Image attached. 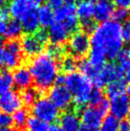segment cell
Instances as JSON below:
<instances>
[{"label":"cell","instance_id":"cell-1","mask_svg":"<svg viewBox=\"0 0 130 131\" xmlns=\"http://www.w3.org/2000/svg\"><path fill=\"white\" fill-rule=\"evenodd\" d=\"M90 48L104 53L106 58L113 60L117 58L123 48L122 37V25L115 20H107L96 26L91 34Z\"/></svg>","mask_w":130,"mask_h":131},{"label":"cell","instance_id":"cell-2","mask_svg":"<svg viewBox=\"0 0 130 131\" xmlns=\"http://www.w3.org/2000/svg\"><path fill=\"white\" fill-rule=\"evenodd\" d=\"M29 71L37 91H47L55 83L58 77L59 65L57 59L47 52L36 56L30 62Z\"/></svg>","mask_w":130,"mask_h":131},{"label":"cell","instance_id":"cell-3","mask_svg":"<svg viewBox=\"0 0 130 131\" xmlns=\"http://www.w3.org/2000/svg\"><path fill=\"white\" fill-rule=\"evenodd\" d=\"M65 85L73 97V102L79 108H83L89 102V96L94 89L93 83L87 76L80 72H73L64 76Z\"/></svg>","mask_w":130,"mask_h":131},{"label":"cell","instance_id":"cell-4","mask_svg":"<svg viewBox=\"0 0 130 131\" xmlns=\"http://www.w3.org/2000/svg\"><path fill=\"white\" fill-rule=\"evenodd\" d=\"M47 41V31L45 30H38L35 34H28L23 37L20 42L22 54L28 58H35L42 53Z\"/></svg>","mask_w":130,"mask_h":131},{"label":"cell","instance_id":"cell-5","mask_svg":"<svg viewBox=\"0 0 130 131\" xmlns=\"http://www.w3.org/2000/svg\"><path fill=\"white\" fill-rule=\"evenodd\" d=\"M109 112V101L103 99L96 105L83 107L80 113V121L82 124L99 128L101 122Z\"/></svg>","mask_w":130,"mask_h":131},{"label":"cell","instance_id":"cell-6","mask_svg":"<svg viewBox=\"0 0 130 131\" xmlns=\"http://www.w3.org/2000/svg\"><path fill=\"white\" fill-rule=\"evenodd\" d=\"M123 74L124 71L118 63L108 62L98 71L97 74L91 79V81L93 86L101 89L111 81L123 79Z\"/></svg>","mask_w":130,"mask_h":131},{"label":"cell","instance_id":"cell-7","mask_svg":"<svg viewBox=\"0 0 130 131\" xmlns=\"http://www.w3.org/2000/svg\"><path fill=\"white\" fill-rule=\"evenodd\" d=\"M54 18L56 22L61 23L71 35L79 31L80 20L76 14V6L73 3H65L61 7L56 9Z\"/></svg>","mask_w":130,"mask_h":131},{"label":"cell","instance_id":"cell-8","mask_svg":"<svg viewBox=\"0 0 130 131\" xmlns=\"http://www.w3.org/2000/svg\"><path fill=\"white\" fill-rule=\"evenodd\" d=\"M32 113L34 117L46 124L55 123L59 116V110L46 97L37 98L32 105Z\"/></svg>","mask_w":130,"mask_h":131},{"label":"cell","instance_id":"cell-9","mask_svg":"<svg viewBox=\"0 0 130 131\" xmlns=\"http://www.w3.org/2000/svg\"><path fill=\"white\" fill-rule=\"evenodd\" d=\"M69 53L76 58H83L90 50V37L82 31H78L71 36L67 44Z\"/></svg>","mask_w":130,"mask_h":131},{"label":"cell","instance_id":"cell-10","mask_svg":"<svg viewBox=\"0 0 130 131\" xmlns=\"http://www.w3.org/2000/svg\"><path fill=\"white\" fill-rule=\"evenodd\" d=\"M49 100L58 110H66L71 106L73 97L71 92L63 84H56L49 91Z\"/></svg>","mask_w":130,"mask_h":131},{"label":"cell","instance_id":"cell-11","mask_svg":"<svg viewBox=\"0 0 130 131\" xmlns=\"http://www.w3.org/2000/svg\"><path fill=\"white\" fill-rule=\"evenodd\" d=\"M130 109V98L125 93L114 97L109 102V111L118 120H124Z\"/></svg>","mask_w":130,"mask_h":131},{"label":"cell","instance_id":"cell-12","mask_svg":"<svg viewBox=\"0 0 130 131\" xmlns=\"http://www.w3.org/2000/svg\"><path fill=\"white\" fill-rule=\"evenodd\" d=\"M22 106V101L20 95L16 91L6 92L5 94L1 95L0 97V108L3 110V112L7 114H12L16 110L20 109Z\"/></svg>","mask_w":130,"mask_h":131},{"label":"cell","instance_id":"cell-13","mask_svg":"<svg viewBox=\"0 0 130 131\" xmlns=\"http://www.w3.org/2000/svg\"><path fill=\"white\" fill-rule=\"evenodd\" d=\"M47 36L48 39H50L52 44L63 45L66 41H68L71 34L61 23L54 21V23L48 29Z\"/></svg>","mask_w":130,"mask_h":131},{"label":"cell","instance_id":"cell-14","mask_svg":"<svg viewBox=\"0 0 130 131\" xmlns=\"http://www.w3.org/2000/svg\"><path fill=\"white\" fill-rule=\"evenodd\" d=\"M115 6L112 0H99L95 5L94 18L98 22L107 21L112 17Z\"/></svg>","mask_w":130,"mask_h":131},{"label":"cell","instance_id":"cell-15","mask_svg":"<svg viewBox=\"0 0 130 131\" xmlns=\"http://www.w3.org/2000/svg\"><path fill=\"white\" fill-rule=\"evenodd\" d=\"M80 119L75 111H65L59 118V128L61 131H79Z\"/></svg>","mask_w":130,"mask_h":131},{"label":"cell","instance_id":"cell-16","mask_svg":"<svg viewBox=\"0 0 130 131\" xmlns=\"http://www.w3.org/2000/svg\"><path fill=\"white\" fill-rule=\"evenodd\" d=\"M14 84L17 88L24 90L26 88H29L32 83V79L29 68L26 66H18L15 68L14 73L12 74Z\"/></svg>","mask_w":130,"mask_h":131},{"label":"cell","instance_id":"cell-17","mask_svg":"<svg viewBox=\"0 0 130 131\" xmlns=\"http://www.w3.org/2000/svg\"><path fill=\"white\" fill-rule=\"evenodd\" d=\"M22 30L27 34H35L39 29V22L37 18L36 8H32L20 20Z\"/></svg>","mask_w":130,"mask_h":131},{"label":"cell","instance_id":"cell-18","mask_svg":"<svg viewBox=\"0 0 130 131\" xmlns=\"http://www.w3.org/2000/svg\"><path fill=\"white\" fill-rule=\"evenodd\" d=\"M32 8L35 7H32L27 0H13L8 7V11L10 15L19 21Z\"/></svg>","mask_w":130,"mask_h":131},{"label":"cell","instance_id":"cell-19","mask_svg":"<svg viewBox=\"0 0 130 131\" xmlns=\"http://www.w3.org/2000/svg\"><path fill=\"white\" fill-rule=\"evenodd\" d=\"M95 13V5L87 0H80L76 6V14L81 22L93 20Z\"/></svg>","mask_w":130,"mask_h":131},{"label":"cell","instance_id":"cell-20","mask_svg":"<svg viewBox=\"0 0 130 131\" xmlns=\"http://www.w3.org/2000/svg\"><path fill=\"white\" fill-rule=\"evenodd\" d=\"M22 56H17L5 47L0 48V66L6 69H14L19 66Z\"/></svg>","mask_w":130,"mask_h":131},{"label":"cell","instance_id":"cell-21","mask_svg":"<svg viewBox=\"0 0 130 131\" xmlns=\"http://www.w3.org/2000/svg\"><path fill=\"white\" fill-rule=\"evenodd\" d=\"M36 14L39 26H42L44 28H49L54 23V11L48 5H42L38 9H36Z\"/></svg>","mask_w":130,"mask_h":131},{"label":"cell","instance_id":"cell-22","mask_svg":"<svg viewBox=\"0 0 130 131\" xmlns=\"http://www.w3.org/2000/svg\"><path fill=\"white\" fill-rule=\"evenodd\" d=\"M126 89L127 84L125 82V80H123V79H121V80H117L109 82L106 85L105 92H106V94H107L109 98L112 99L114 97L124 94L126 92Z\"/></svg>","mask_w":130,"mask_h":131},{"label":"cell","instance_id":"cell-23","mask_svg":"<svg viewBox=\"0 0 130 131\" xmlns=\"http://www.w3.org/2000/svg\"><path fill=\"white\" fill-rule=\"evenodd\" d=\"M22 32H23V30H22L20 22L16 19H13L11 21H8L7 28H6V32L4 34V37L9 40L17 39L18 37L21 36Z\"/></svg>","mask_w":130,"mask_h":131},{"label":"cell","instance_id":"cell-24","mask_svg":"<svg viewBox=\"0 0 130 131\" xmlns=\"http://www.w3.org/2000/svg\"><path fill=\"white\" fill-rule=\"evenodd\" d=\"M14 85L12 74L8 70L0 71V96L10 91Z\"/></svg>","mask_w":130,"mask_h":131},{"label":"cell","instance_id":"cell-25","mask_svg":"<svg viewBox=\"0 0 130 131\" xmlns=\"http://www.w3.org/2000/svg\"><path fill=\"white\" fill-rule=\"evenodd\" d=\"M120 121L112 115H106L103 118L99 131H118Z\"/></svg>","mask_w":130,"mask_h":131},{"label":"cell","instance_id":"cell-26","mask_svg":"<svg viewBox=\"0 0 130 131\" xmlns=\"http://www.w3.org/2000/svg\"><path fill=\"white\" fill-rule=\"evenodd\" d=\"M29 118V113L25 108H20L13 113L12 121L13 124H15V126L18 128H23L27 124V120Z\"/></svg>","mask_w":130,"mask_h":131},{"label":"cell","instance_id":"cell-27","mask_svg":"<svg viewBox=\"0 0 130 131\" xmlns=\"http://www.w3.org/2000/svg\"><path fill=\"white\" fill-rule=\"evenodd\" d=\"M20 98L22 101V104L26 106H32L38 98V91L31 87L26 88L22 91Z\"/></svg>","mask_w":130,"mask_h":131},{"label":"cell","instance_id":"cell-28","mask_svg":"<svg viewBox=\"0 0 130 131\" xmlns=\"http://www.w3.org/2000/svg\"><path fill=\"white\" fill-rule=\"evenodd\" d=\"M27 127L30 131H47L49 125L36 117H29L27 120Z\"/></svg>","mask_w":130,"mask_h":131},{"label":"cell","instance_id":"cell-29","mask_svg":"<svg viewBox=\"0 0 130 131\" xmlns=\"http://www.w3.org/2000/svg\"><path fill=\"white\" fill-rule=\"evenodd\" d=\"M60 67L65 73H73L78 68V60L72 56H65L61 58Z\"/></svg>","mask_w":130,"mask_h":131},{"label":"cell","instance_id":"cell-30","mask_svg":"<svg viewBox=\"0 0 130 131\" xmlns=\"http://www.w3.org/2000/svg\"><path fill=\"white\" fill-rule=\"evenodd\" d=\"M117 59H118V64L123 68V71L130 68V49L123 48L120 51Z\"/></svg>","mask_w":130,"mask_h":131},{"label":"cell","instance_id":"cell-31","mask_svg":"<svg viewBox=\"0 0 130 131\" xmlns=\"http://www.w3.org/2000/svg\"><path fill=\"white\" fill-rule=\"evenodd\" d=\"M47 53L54 58L55 59H61L64 57L65 48L63 45H58V44H52L48 47Z\"/></svg>","mask_w":130,"mask_h":131},{"label":"cell","instance_id":"cell-32","mask_svg":"<svg viewBox=\"0 0 130 131\" xmlns=\"http://www.w3.org/2000/svg\"><path fill=\"white\" fill-rule=\"evenodd\" d=\"M130 15V13L128 10L125 9H121V8H117L115 9V11L113 13L112 17L114 18V20L117 22H124L125 20L128 19Z\"/></svg>","mask_w":130,"mask_h":131},{"label":"cell","instance_id":"cell-33","mask_svg":"<svg viewBox=\"0 0 130 131\" xmlns=\"http://www.w3.org/2000/svg\"><path fill=\"white\" fill-rule=\"evenodd\" d=\"M5 48L10 52L14 53L17 56H22V50L20 42L17 39H11L5 44Z\"/></svg>","mask_w":130,"mask_h":131},{"label":"cell","instance_id":"cell-34","mask_svg":"<svg viewBox=\"0 0 130 131\" xmlns=\"http://www.w3.org/2000/svg\"><path fill=\"white\" fill-rule=\"evenodd\" d=\"M103 99H104V96H103V92L101 91V89L95 88L90 93L88 102H90L91 105H96L99 102H101Z\"/></svg>","mask_w":130,"mask_h":131},{"label":"cell","instance_id":"cell-35","mask_svg":"<svg viewBox=\"0 0 130 131\" xmlns=\"http://www.w3.org/2000/svg\"><path fill=\"white\" fill-rule=\"evenodd\" d=\"M12 124H13V121H12L11 115L3 112V111H0V129L11 127Z\"/></svg>","mask_w":130,"mask_h":131},{"label":"cell","instance_id":"cell-36","mask_svg":"<svg viewBox=\"0 0 130 131\" xmlns=\"http://www.w3.org/2000/svg\"><path fill=\"white\" fill-rule=\"evenodd\" d=\"M122 37L123 42L130 43V19H127L122 25Z\"/></svg>","mask_w":130,"mask_h":131},{"label":"cell","instance_id":"cell-37","mask_svg":"<svg viewBox=\"0 0 130 131\" xmlns=\"http://www.w3.org/2000/svg\"><path fill=\"white\" fill-rule=\"evenodd\" d=\"M114 6L121 9H125L129 10L130 9V0H112Z\"/></svg>","mask_w":130,"mask_h":131},{"label":"cell","instance_id":"cell-38","mask_svg":"<svg viewBox=\"0 0 130 131\" xmlns=\"http://www.w3.org/2000/svg\"><path fill=\"white\" fill-rule=\"evenodd\" d=\"M118 131H130V122L126 120H122L119 123Z\"/></svg>","mask_w":130,"mask_h":131},{"label":"cell","instance_id":"cell-39","mask_svg":"<svg viewBox=\"0 0 130 131\" xmlns=\"http://www.w3.org/2000/svg\"><path fill=\"white\" fill-rule=\"evenodd\" d=\"M48 3H49V7H51L52 9H58V8L61 7L64 3V0H48Z\"/></svg>","mask_w":130,"mask_h":131},{"label":"cell","instance_id":"cell-40","mask_svg":"<svg viewBox=\"0 0 130 131\" xmlns=\"http://www.w3.org/2000/svg\"><path fill=\"white\" fill-rule=\"evenodd\" d=\"M8 21H9L8 18H5V17L0 16V36H4V34L6 32Z\"/></svg>","mask_w":130,"mask_h":131},{"label":"cell","instance_id":"cell-41","mask_svg":"<svg viewBox=\"0 0 130 131\" xmlns=\"http://www.w3.org/2000/svg\"><path fill=\"white\" fill-rule=\"evenodd\" d=\"M79 131H99V128L92 127V126H88V125L81 124L80 129H79Z\"/></svg>","mask_w":130,"mask_h":131},{"label":"cell","instance_id":"cell-42","mask_svg":"<svg viewBox=\"0 0 130 131\" xmlns=\"http://www.w3.org/2000/svg\"><path fill=\"white\" fill-rule=\"evenodd\" d=\"M32 7H36V6H40L46 1V0H27Z\"/></svg>","mask_w":130,"mask_h":131},{"label":"cell","instance_id":"cell-43","mask_svg":"<svg viewBox=\"0 0 130 131\" xmlns=\"http://www.w3.org/2000/svg\"><path fill=\"white\" fill-rule=\"evenodd\" d=\"M124 73H125V82H126V84H128L129 85V89H130V68H128V69H126L125 71H124Z\"/></svg>","mask_w":130,"mask_h":131},{"label":"cell","instance_id":"cell-44","mask_svg":"<svg viewBox=\"0 0 130 131\" xmlns=\"http://www.w3.org/2000/svg\"><path fill=\"white\" fill-rule=\"evenodd\" d=\"M47 131H61V130H60V128H59V126H58V124H52V125H50L48 127Z\"/></svg>","mask_w":130,"mask_h":131},{"label":"cell","instance_id":"cell-45","mask_svg":"<svg viewBox=\"0 0 130 131\" xmlns=\"http://www.w3.org/2000/svg\"><path fill=\"white\" fill-rule=\"evenodd\" d=\"M0 131H18V129L13 127H6V128H1Z\"/></svg>","mask_w":130,"mask_h":131},{"label":"cell","instance_id":"cell-46","mask_svg":"<svg viewBox=\"0 0 130 131\" xmlns=\"http://www.w3.org/2000/svg\"><path fill=\"white\" fill-rule=\"evenodd\" d=\"M5 7V0H0V10Z\"/></svg>","mask_w":130,"mask_h":131},{"label":"cell","instance_id":"cell-47","mask_svg":"<svg viewBox=\"0 0 130 131\" xmlns=\"http://www.w3.org/2000/svg\"><path fill=\"white\" fill-rule=\"evenodd\" d=\"M75 0H64V3H73Z\"/></svg>","mask_w":130,"mask_h":131},{"label":"cell","instance_id":"cell-48","mask_svg":"<svg viewBox=\"0 0 130 131\" xmlns=\"http://www.w3.org/2000/svg\"><path fill=\"white\" fill-rule=\"evenodd\" d=\"M87 1H90V2H92V3H94V2H97V1H99V0H87Z\"/></svg>","mask_w":130,"mask_h":131},{"label":"cell","instance_id":"cell-49","mask_svg":"<svg viewBox=\"0 0 130 131\" xmlns=\"http://www.w3.org/2000/svg\"><path fill=\"white\" fill-rule=\"evenodd\" d=\"M127 117L129 118V122H130V109H129V111H128V114H127Z\"/></svg>","mask_w":130,"mask_h":131},{"label":"cell","instance_id":"cell-50","mask_svg":"<svg viewBox=\"0 0 130 131\" xmlns=\"http://www.w3.org/2000/svg\"><path fill=\"white\" fill-rule=\"evenodd\" d=\"M1 43H2V40H1V38H0V46H1Z\"/></svg>","mask_w":130,"mask_h":131},{"label":"cell","instance_id":"cell-51","mask_svg":"<svg viewBox=\"0 0 130 131\" xmlns=\"http://www.w3.org/2000/svg\"><path fill=\"white\" fill-rule=\"evenodd\" d=\"M11 1H13V0H11Z\"/></svg>","mask_w":130,"mask_h":131},{"label":"cell","instance_id":"cell-52","mask_svg":"<svg viewBox=\"0 0 130 131\" xmlns=\"http://www.w3.org/2000/svg\"><path fill=\"white\" fill-rule=\"evenodd\" d=\"M129 91H130V89H129Z\"/></svg>","mask_w":130,"mask_h":131},{"label":"cell","instance_id":"cell-53","mask_svg":"<svg viewBox=\"0 0 130 131\" xmlns=\"http://www.w3.org/2000/svg\"><path fill=\"white\" fill-rule=\"evenodd\" d=\"M28 131H30V130H28Z\"/></svg>","mask_w":130,"mask_h":131}]
</instances>
